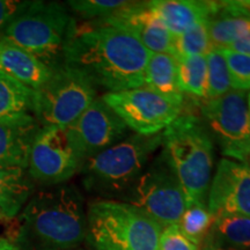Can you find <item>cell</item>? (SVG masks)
Returning a JSON list of instances; mask_svg holds the SVG:
<instances>
[{"label":"cell","instance_id":"cell-1","mask_svg":"<svg viewBox=\"0 0 250 250\" xmlns=\"http://www.w3.org/2000/svg\"><path fill=\"white\" fill-rule=\"evenodd\" d=\"M151 52L126 31L94 21L74 23L64 48V64L95 87L116 93L145 85Z\"/></svg>","mask_w":250,"mask_h":250},{"label":"cell","instance_id":"cell-2","mask_svg":"<svg viewBox=\"0 0 250 250\" xmlns=\"http://www.w3.org/2000/svg\"><path fill=\"white\" fill-rule=\"evenodd\" d=\"M85 199L74 186L34 192L19 213L15 245L20 250H72L86 240Z\"/></svg>","mask_w":250,"mask_h":250},{"label":"cell","instance_id":"cell-3","mask_svg":"<svg viewBox=\"0 0 250 250\" xmlns=\"http://www.w3.org/2000/svg\"><path fill=\"white\" fill-rule=\"evenodd\" d=\"M161 136V154L176 175L187 205L206 203L214 166V143L204 122L183 112Z\"/></svg>","mask_w":250,"mask_h":250},{"label":"cell","instance_id":"cell-4","mask_svg":"<svg viewBox=\"0 0 250 250\" xmlns=\"http://www.w3.org/2000/svg\"><path fill=\"white\" fill-rule=\"evenodd\" d=\"M161 142L160 133L127 136L83 162L81 183L94 195L121 199L147 167Z\"/></svg>","mask_w":250,"mask_h":250},{"label":"cell","instance_id":"cell-5","mask_svg":"<svg viewBox=\"0 0 250 250\" xmlns=\"http://www.w3.org/2000/svg\"><path fill=\"white\" fill-rule=\"evenodd\" d=\"M76 23L67 6L57 1H28L0 34V40L26 50L51 68L64 62V48Z\"/></svg>","mask_w":250,"mask_h":250},{"label":"cell","instance_id":"cell-6","mask_svg":"<svg viewBox=\"0 0 250 250\" xmlns=\"http://www.w3.org/2000/svg\"><path fill=\"white\" fill-rule=\"evenodd\" d=\"M161 230L127 203L102 199L87 208L86 240L95 250H158Z\"/></svg>","mask_w":250,"mask_h":250},{"label":"cell","instance_id":"cell-7","mask_svg":"<svg viewBox=\"0 0 250 250\" xmlns=\"http://www.w3.org/2000/svg\"><path fill=\"white\" fill-rule=\"evenodd\" d=\"M96 99V87L86 76L62 62L35 90L34 112L40 126L67 127Z\"/></svg>","mask_w":250,"mask_h":250},{"label":"cell","instance_id":"cell-8","mask_svg":"<svg viewBox=\"0 0 250 250\" xmlns=\"http://www.w3.org/2000/svg\"><path fill=\"white\" fill-rule=\"evenodd\" d=\"M121 199L147 214L162 228L179 223L187 208L179 180L162 154L149 162Z\"/></svg>","mask_w":250,"mask_h":250},{"label":"cell","instance_id":"cell-9","mask_svg":"<svg viewBox=\"0 0 250 250\" xmlns=\"http://www.w3.org/2000/svg\"><path fill=\"white\" fill-rule=\"evenodd\" d=\"M202 121L227 159L246 162L250 156V112L248 95L230 89L220 98L201 102Z\"/></svg>","mask_w":250,"mask_h":250},{"label":"cell","instance_id":"cell-10","mask_svg":"<svg viewBox=\"0 0 250 250\" xmlns=\"http://www.w3.org/2000/svg\"><path fill=\"white\" fill-rule=\"evenodd\" d=\"M83 162L67 127L41 126L31 145L27 170L34 182L55 187L80 173Z\"/></svg>","mask_w":250,"mask_h":250},{"label":"cell","instance_id":"cell-11","mask_svg":"<svg viewBox=\"0 0 250 250\" xmlns=\"http://www.w3.org/2000/svg\"><path fill=\"white\" fill-rule=\"evenodd\" d=\"M102 100L136 134L154 136L164 131L182 114L177 104L147 86L105 93Z\"/></svg>","mask_w":250,"mask_h":250},{"label":"cell","instance_id":"cell-12","mask_svg":"<svg viewBox=\"0 0 250 250\" xmlns=\"http://www.w3.org/2000/svg\"><path fill=\"white\" fill-rule=\"evenodd\" d=\"M67 130L85 161L126 138L129 132L124 122L102 98L94 100L79 118L67 126Z\"/></svg>","mask_w":250,"mask_h":250},{"label":"cell","instance_id":"cell-13","mask_svg":"<svg viewBox=\"0 0 250 250\" xmlns=\"http://www.w3.org/2000/svg\"><path fill=\"white\" fill-rule=\"evenodd\" d=\"M206 204L213 215L228 213L250 217V166L221 159L211 181Z\"/></svg>","mask_w":250,"mask_h":250},{"label":"cell","instance_id":"cell-14","mask_svg":"<svg viewBox=\"0 0 250 250\" xmlns=\"http://www.w3.org/2000/svg\"><path fill=\"white\" fill-rule=\"evenodd\" d=\"M94 22L126 31L151 54H174V36L152 11L149 1H131L110 17Z\"/></svg>","mask_w":250,"mask_h":250},{"label":"cell","instance_id":"cell-15","mask_svg":"<svg viewBox=\"0 0 250 250\" xmlns=\"http://www.w3.org/2000/svg\"><path fill=\"white\" fill-rule=\"evenodd\" d=\"M54 70L26 50L0 40V72L23 86L37 90L51 78Z\"/></svg>","mask_w":250,"mask_h":250},{"label":"cell","instance_id":"cell-16","mask_svg":"<svg viewBox=\"0 0 250 250\" xmlns=\"http://www.w3.org/2000/svg\"><path fill=\"white\" fill-rule=\"evenodd\" d=\"M218 1L205 0H153L152 11L173 36H179L208 20Z\"/></svg>","mask_w":250,"mask_h":250},{"label":"cell","instance_id":"cell-17","mask_svg":"<svg viewBox=\"0 0 250 250\" xmlns=\"http://www.w3.org/2000/svg\"><path fill=\"white\" fill-rule=\"evenodd\" d=\"M206 24L213 46L228 48L250 31V9L243 1H218Z\"/></svg>","mask_w":250,"mask_h":250},{"label":"cell","instance_id":"cell-18","mask_svg":"<svg viewBox=\"0 0 250 250\" xmlns=\"http://www.w3.org/2000/svg\"><path fill=\"white\" fill-rule=\"evenodd\" d=\"M36 120L0 122V166H28L31 145L40 130Z\"/></svg>","mask_w":250,"mask_h":250},{"label":"cell","instance_id":"cell-19","mask_svg":"<svg viewBox=\"0 0 250 250\" xmlns=\"http://www.w3.org/2000/svg\"><path fill=\"white\" fill-rule=\"evenodd\" d=\"M35 182L26 168L0 166V214L14 218L34 195Z\"/></svg>","mask_w":250,"mask_h":250},{"label":"cell","instance_id":"cell-20","mask_svg":"<svg viewBox=\"0 0 250 250\" xmlns=\"http://www.w3.org/2000/svg\"><path fill=\"white\" fill-rule=\"evenodd\" d=\"M145 86L177 104L186 105V95L179 81L177 59L171 54H151L145 70Z\"/></svg>","mask_w":250,"mask_h":250},{"label":"cell","instance_id":"cell-21","mask_svg":"<svg viewBox=\"0 0 250 250\" xmlns=\"http://www.w3.org/2000/svg\"><path fill=\"white\" fill-rule=\"evenodd\" d=\"M35 90L0 72V122L36 120Z\"/></svg>","mask_w":250,"mask_h":250},{"label":"cell","instance_id":"cell-22","mask_svg":"<svg viewBox=\"0 0 250 250\" xmlns=\"http://www.w3.org/2000/svg\"><path fill=\"white\" fill-rule=\"evenodd\" d=\"M205 240L241 250H250V217L220 213L214 215L212 228Z\"/></svg>","mask_w":250,"mask_h":250},{"label":"cell","instance_id":"cell-23","mask_svg":"<svg viewBox=\"0 0 250 250\" xmlns=\"http://www.w3.org/2000/svg\"><path fill=\"white\" fill-rule=\"evenodd\" d=\"M176 59L180 86L184 95L205 101L208 98V62L205 56Z\"/></svg>","mask_w":250,"mask_h":250},{"label":"cell","instance_id":"cell-24","mask_svg":"<svg viewBox=\"0 0 250 250\" xmlns=\"http://www.w3.org/2000/svg\"><path fill=\"white\" fill-rule=\"evenodd\" d=\"M213 221L214 215L208 210L206 203H191L187 205L177 226L190 241L201 248Z\"/></svg>","mask_w":250,"mask_h":250},{"label":"cell","instance_id":"cell-25","mask_svg":"<svg viewBox=\"0 0 250 250\" xmlns=\"http://www.w3.org/2000/svg\"><path fill=\"white\" fill-rule=\"evenodd\" d=\"M214 48L208 34L206 20L179 36H174V56L176 58L190 56H206Z\"/></svg>","mask_w":250,"mask_h":250},{"label":"cell","instance_id":"cell-26","mask_svg":"<svg viewBox=\"0 0 250 250\" xmlns=\"http://www.w3.org/2000/svg\"><path fill=\"white\" fill-rule=\"evenodd\" d=\"M208 62V98L213 100L225 95L232 89L229 72L223 49L212 48L205 56Z\"/></svg>","mask_w":250,"mask_h":250},{"label":"cell","instance_id":"cell-27","mask_svg":"<svg viewBox=\"0 0 250 250\" xmlns=\"http://www.w3.org/2000/svg\"><path fill=\"white\" fill-rule=\"evenodd\" d=\"M130 2L125 0H70L66 6L85 20L99 21L116 13Z\"/></svg>","mask_w":250,"mask_h":250},{"label":"cell","instance_id":"cell-28","mask_svg":"<svg viewBox=\"0 0 250 250\" xmlns=\"http://www.w3.org/2000/svg\"><path fill=\"white\" fill-rule=\"evenodd\" d=\"M223 49L229 72L232 89L247 92L250 89V55L239 54L228 48Z\"/></svg>","mask_w":250,"mask_h":250},{"label":"cell","instance_id":"cell-29","mask_svg":"<svg viewBox=\"0 0 250 250\" xmlns=\"http://www.w3.org/2000/svg\"><path fill=\"white\" fill-rule=\"evenodd\" d=\"M177 226V224L164 227L160 234L158 250H199Z\"/></svg>","mask_w":250,"mask_h":250},{"label":"cell","instance_id":"cell-30","mask_svg":"<svg viewBox=\"0 0 250 250\" xmlns=\"http://www.w3.org/2000/svg\"><path fill=\"white\" fill-rule=\"evenodd\" d=\"M27 2L28 1H20V0H0V34L22 11Z\"/></svg>","mask_w":250,"mask_h":250},{"label":"cell","instance_id":"cell-31","mask_svg":"<svg viewBox=\"0 0 250 250\" xmlns=\"http://www.w3.org/2000/svg\"><path fill=\"white\" fill-rule=\"evenodd\" d=\"M228 49L239 52V54L250 55V31L248 34H246L245 36H242L241 39L232 43V44L228 46Z\"/></svg>","mask_w":250,"mask_h":250},{"label":"cell","instance_id":"cell-32","mask_svg":"<svg viewBox=\"0 0 250 250\" xmlns=\"http://www.w3.org/2000/svg\"><path fill=\"white\" fill-rule=\"evenodd\" d=\"M199 250H241V249L230 248V247L218 245V243L212 242V241H210V240H205Z\"/></svg>","mask_w":250,"mask_h":250},{"label":"cell","instance_id":"cell-33","mask_svg":"<svg viewBox=\"0 0 250 250\" xmlns=\"http://www.w3.org/2000/svg\"><path fill=\"white\" fill-rule=\"evenodd\" d=\"M0 250H20L14 242L0 237Z\"/></svg>","mask_w":250,"mask_h":250},{"label":"cell","instance_id":"cell-34","mask_svg":"<svg viewBox=\"0 0 250 250\" xmlns=\"http://www.w3.org/2000/svg\"><path fill=\"white\" fill-rule=\"evenodd\" d=\"M243 4H245L247 7H248L250 9V1H243Z\"/></svg>","mask_w":250,"mask_h":250},{"label":"cell","instance_id":"cell-35","mask_svg":"<svg viewBox=\"0 0 250 250\" xmlns=\"http://www.w3.org/2000/svg\"><path fill=\"white\" fill-rule=\"evenodd\" d=\"M248 108H249V112H250V93L248 95Z\"/></svg>","mask_w":250,"mask_h":250}]
</instances>
